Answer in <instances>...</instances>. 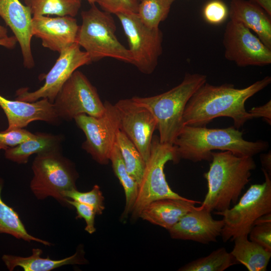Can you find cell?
<instances>
[{"instance_id":"obj_1","label":"cell","mask_w":271,"mask_h":271,"mask_svg":"<svg viewBox=\"0 0 271 271\" xmlns=\"http://www.w3.org/2000/svg\"><path fill=\"white\" fill-rule=\"evenodd\" d=\"M270 82L269 76L243 88H236L231 84L216 86L206 82L188 100L183 114L184 124L205 126L215 118L228 117L233 120L234 127L239 129L253 119L245 109L246 101Z\"/></svg>"},{"instance_id":"obj_2","label":"cell","mask_w":271,"mask_h":271,"mask_svg":"<svg viewBox=\"0 0 271 271\" xmlns=\"http://www.w3.org/2000/svg\"><path fill=\"white\" fill-rule=\"evenodd\" d=\"M178 162L185 159L193 162L211 161L213 150L228 151L239 156H253L266 150L267 142H250L234 126L209 128L185 125L173 144Z\"/></svg>"},{"instance_id":"obj_3","label":"cell","mask_w":271,"mask_h":271,"mask_svg":"<svg viewBox=\"0 0 271 271\" xmlns=\"http://www.w3.org/2000/svg\"><path fill=\"white\" fill-rule=\"evenodd\" d=\"M211 156L209 170L204 174L208 189L201 206L210 212L222 211L237 203L256 165L252 157L228 151L212 152Z\"/></svg>"},{"instance_id":"obj_4","label":"cell","mask_w":271,"mask_h":271,"mask_svg":"<svg viewBox=\"0 0 271 271\" xmlns=\"http://www.w3.org/2000/svg\"><path fill=\"white\" fill-rule=\"evenodd\" d=\"M206 80L205 75L187 73L179 84L164 93L146 97H132L155 118L161 143L173 144L184 126L183 114L188 100Z\"/></svg>"},{"instance_id":"obj_5","label":"cell","mask_w":271,"mask_h":271,"mask_svg":"<svg viewBox=\"0 0 271 271\" xmlns=\"http://www.w3.org/2000/svg\"><path fill=\"white\" fill-rule=\"evenodd\" d=\"M81 18L76 43L84 49L92 61L110 57L133 64L130 51L116 36V26L110 14L93 4L81 12Z\"/></svg>"},{"instance_id":"obj_6","label":"cell","mask_w":271,"mask_h":271,"mask_svg":"<svg viewBox=\"0 0 271 271\" xmlns=\"http://www.w3.org/2000/svg\"><path fill=\"white\" fill-rule=\"evenodd\" d=\"M32 170L33 176L30 187L37 199L50 197L62 206L72 207L63 193L77 189L76 182L79 176L74 163L64 157L61 150L37 154Z\"/></svg>"},{"instance_id":"obj_7","label":"cell","mask_w":271,"mask_h":271,"mask_svg":"<svg viewBox=\"0 0 271 271\" xmlns=\"http://www.w3.org/2000/svg\"><path fill=\"white\" fill-rule=\"evenodd\" d=\"M265 181L251 185L232 208L214 214L223 216L221 236L224 242L237 237L248 236L256 220L271 213V179L264 169Z\"/></svg>"},{"instance_id":"obj_8","label":"cell","mask_w":271,"mask_h":271,"mask_svg":"<svg viewBox=\"0 0 271 271\" xmlns=\"http://www.w3.org/2000/svg\"><path fill=\"white\" fill-rule=\"evenodd\" d=\"M169 161L178 163L173 145L161 143L159 136H153L150 157L146 163L137 197L130 213L132 220L139 218L143 210L155 200L186 198L173 191L167 182L164 168Z\"/></svg>"},{"instance_id":"obj_9","label":"cell","mask_w":271,"mask_h":271,"mask_svg":"<svg viewBox=\"0 0 271 271\" xmlns=\"http://www.w3.org/2000/svg\"><path fill=\"white\" fill-rule=\"evenodd\" d=\"M104 104L105 110L100 117L81 114L74 119L86 137L82 149L101 165L109 163L116 144L117 133L120 128L118 113L114 104L107 101Z\"/></svg>"},{"instance_id":"obj_10","label":"cell","mask_w":271,"mask_h":271,"mask_svg":"<svg viewBox=\"0 0 271 271\" xmlns=\"http://www.w3.org/2000/svg\"><path fill=\"white\" fill-rule=\"evenodd\" d=\"M53 104L59 118L66 121L81 114L98 117L105 110L96 88L78 70L63 84Z\"/></svg>"},{"instance_id":"obj_11","label":"cell","mask_w":271,"mask_h":271,"mask_svg":"<svg viewBox=\"0 0 271 271\" xmlns=\"http://www.w3.org/2000/svg\"><path fill=\"white\" fill-rule=\"evenodd\" d=\"M127 38L133 64L142 72L151 74L162 53L163 33L159 28L145 25L137 13L116 15Z\"/></svg>"},{"instance_id":"obj_12","label":"cell","mask_w":271,"mask_h":271,"mask_svg":"<svg viewBox=\"0 0 271 271\" xmlns=\"http://www.w3.org/2000/svg\"><path fill=\"white\" fill-rule=\"evenodd\" d=\"M55 64L46 74L45 83L38 89L29 92L27 88H21L16 91V100L34 102L47 98L53 103L63 84L77 69L92 62L89 55L82 51L75 43L63 49Z\"/></svg>"},{"instance_id":"obj_13","label":"cell","mask_w":271,"mask_h":271,"mask_svg":"<svg viewBox=\"0 0 271 271\" xmlns=\"http://www.w3.org/2000/svg\"><path fill=\"white\" fill-rule=\"evenodd\" d=\"M225 58L238 66H263L271 63V49L242 24L230 20L223 37Z\"/></svg>"},{"instance_id":"obj_14","label":"cell","mask_w":271,"mask_h":271,"mask_svg":"<svg viewBox=\"0 0 271 271\" xmlns=\"http://www.w3.org/2000/svg\"><path fill=\"white\" fill-rule=\"evenodd\" d=\"M119 117L120 130L132 142L146 163L150 157L157 121L145 107L132 98L118 100L115 104Z\"/></svg>"},{"instance_id":"obj_15","label":"cell","mask_w":271,"mask_h":271,"mask_svg":"<svg viewBox=\"0 0 271 271\" xmlns=\"http://www.w3.org/2000/svg\"><path fill=\"white\" fill-rule=\"evenodd\" d=\"M211 212L201 206L195 207L168 230L170 236L203 244L216 242L221 235L224 222L222 219H214Z\"/></svg>"},{"instance_id":"obj_16","label":"cell","mask_w":271,"mask_h":271,"mask_svg":"<svg viewBox=\"0 0 271 271\" xmlns=\"http://www.w3.org/2000/svg\"><path fill=\"white\" fill-rule=\"evenodd\" d=\"M32 27L33 36L41 40L43 47L59 53L76 43L79 28L76 20L68 16H33Z\"/></svg>"},{"instance_id":"obj_17","label":"cell","mask_w":271,"mask_h":271,"mask_svg":"<svg viewBox=\"0 0 271 271\" xmlns=\"http://www.w3.org/2000/svg\"><path fill=\"white\" fill-rule=\"evenodd\" d=\"M0 107L8 122L7 130L24 128L37 120L50 124H58L61 119L57 115L54 105L47 98L34 102L10 100L0 95Z\"/></svg>"},{"instance_id":"obj_18","label":"cell","mask_w":271,"mask_h":271,"mask_svg":"<svg viewBox=\"0 0 271 271\" xmlns=\"http://www.w3.org/2000/svg\"><path fill=\"white\" fill-rule=\"evenodd\" d=\"M32 13L30 8L19 0H0V17L11 28L20 44L25 67L35 65L31 50L33 36Z\"/></svg>"},{"instance_id":"obj_19","label":"cell","mask_w":271,"mask_h":271,"mask_svg":"<svg viewBox=\"0 0 271 271\" xmlns=\"http://www.w3.org/2000/svg\"><path fill=\"white\" fill-rule=\"evenodd\" d=\"M231 21L253 31L271 49V17L252 0H231L228 9Z\"/></svg>"},{"instance_id":"obj_20","label":"cell","mask_w":271,"mask_h":271,"mask_svg":"<svg viewBox=\"0 0 271 271\" xmlns=\"http://www.w3.org/2000/svg\"><path fill=\"white\" fill-rule=\"evenodd\" d=\"M200 201L174 198H165L150 203L141 212L139 218L168 230L187 213L195 208Z\"/></svg>"},{"instance_id":"obj_21","label":"cell","mask_w":271,"mask_h":271,"mask_svg":"<svg viewBox=\"0 0 271 271\" xmlns=\"http://www.w3.org/2000/svg\"><path fill=\"white\" fill-rule=\"evenodd\" d=\"M32 253L27 257L5 254L2 259L10 271L17 266L22 267L24 271H51L66 265H82L87 263L84 257L83 246L80 245L73 255L58 260L52 259L49 256L42 257L43 251L39 248H33Z\"/></svg>"},{"instance_id":"obj_22","label":"cell","mask_w":271,"mask_h":271,"mask_svg":"<svg viewBox=\"0 0 271 271\" xmlns=\"http://www.w3.org/2000/svg\"><path fill=\"white\" fill-rule=\"evenodd\" d=\"M63 140L61 134L37 132L32 138L6 150L5 157L18 164H26L33 154L61 150Z\"/></svg>"},{"instance_id":"obj_23","label":"cell","mask_w":271,"mask_h":271,"mask_svg":"<svg viewBox=\"0 0 271 271\" xmlns=\"http://www.w3.org/2000/svg\"><path fill=\"white\" fill-rule=\"evenodd\" d=\"M233 241L234 245L230 252L238 263L249 271H265L271 257L269 251L248 239V236H240Z\"/></svg>"},{"instance_id":"obj_24","label":"cell","mask_w":271,"mask_h":271,"mask_svg":"<svg viewBox=\"0 0 271 271\" xmlns=\"http://www.w3.org/2000/svg\"><path fill=\"white\" fill-rule=\"evenodd\" d=\"M4 181L0 177V233L11 235L18 239L27 242L35 241L46 246L52 244L48 241L30 234L27 230L18 212L2 199V191Z\"/></svg>"},{"instance_id":"obj_25","label":"cell","mask_w":271,"mask_h":271,"mask_svg":"<svg viewBox=\"0 0 271 271\" xmlns=\"http://www.w3.org/2000/svg\"><path fill=\"white\" fill-rule=\"evenodd\" d=\"M109 161L125 193V205L121 217L124 220L131 213L137 197L139 185L128 173L116 143L112 150Z\"/></svg>"},{"instance_id":"obj_26","label":"cell","mask_w":271,"mask_h":271,"mask_svg":"<svg viewBox=\"0 0 271 271\" xmlns=\"http://www.w3.org/2000/svg\"><path fill=\"white\" fill-rule=\"evenodd\" d=\"M116 143L128 173L139 185L146 167V163L141 154L132 142L120 130L117 133Z\"/></svg>"},{"instance_id":"obj_27","label":"cell","mask_w":271,"mask_h":271,"mask_svg":"<svg viewBox=\"0 0 271 271\" xmlns=\"http://www.w3.org/2000/svg\"><path fill=\"white\" fill-rule=\"evenodd\" d=\"M238 262L225 248L220 247L207 256L193 260L180 268V271H223Z\"/></svg>"},{"instance_id":"obj_28","label":"cell","mask_w":271,"mask_h":271,"mask_svg":"<svg viewBox=\"0 0 271 271\" xmlns=\"http://www.w3.org/2000/svg\"><path fill=\"white\" fill-rule=\"evenodd\" d=\"M33 16L57 15L75 17L81 7L80 0H24Z\"/></svg>"},{"instance_id":"obj_29","label":"cell","mask_w":271,"mask_h":271,"mask_svg":"<svg viewBox=\"0 0 271 271\" xmlns=\"http://www.w3.org/2000/svg\"><path fill=\"white\" fill-rule=\"evenodd\" d=\"M175 0H142L137 14L141 21L151 28H159L168 17Z\"/></svg>"},{"instance_id":"obj_30","label":"cell","mask_w":271,"mask_h":271,"mask_svg":"<svg viewBox=\"0 0 271 271\" xmlns=\"http://www.w3.org/2000/svg\"><path fill=\"white\" fill-rule=\"evenodd\" d=\"M63 196L66 199L92 207L97 215L101 214L105 209L104 198L100 187L97 185H94L90 191L85 192H80L77 189L67 191L63 193Z\"/></svg>"},{"instance_id":"obj_31","label":"cell","mask_w":271,"mask_h":271,"mask_svg":"<svg viewBox=\"0 0 271 271\" xmlns=\"http://www.w3.org/2000/svg\"><path fill=\"white\" fill-rule=\"evenodd\" d=\"M248 236L250 240L271 251V213L256 220Z\"/></svg>"},{"instance_id":"obj_32","label":"cell","mask_w":271,"mask_h":271,"mask_svg":"<svg viewBox=\"0 0 271 271\" xmlns=\"http://www.w3.org/2000/svg\"><path fill=\"white\" fill-rule=\"evenodd\" d=\"M205 20L212 25H219L224 22L228 17V9L221 0L208 2L203 10Z\"/></svg>"},{"instance_id":"obj_33","label":"cell","mask_w":271,"mask_h":271,"mask_svg":"<svg viewBox=\"0 0 271 271\" xmlns=\"http://www.w3.org/2000/svg\"><path fill=\"white\" fill-rule=\"evenodd\" d=\"M35 133L24 128L0 131V150H6L34 137Z\"/></svg>"},{"instance_id":"obj_34","label":"cell","mask_w":271,"mask_h":271,"mask_svg":"<svg viewBox=\"0 0 271 271\" xmlns=\"http://www.w3.org/2000/svg\"><path fill=\"white\" fill-rule=\"evenodd\" d=\"M100 7L109 14L137 13L139 4L135 0H96Z\"/></svg>"},{"instance_id":"obj_35","label":"cell","mask_w":271,"mask_h":271,"mask_svg":"<svg viewBox=\"0 0 271 271\" xmlns=\"http://www.w3.org/2000/svg\"><path fill=\"white\" fill-rule=\"evenodd\" d=\"M67 203L70 206L75 208L76 210V218H83L86 223L85 230L92 234L96 231L95 227V218L96 213L94 209L85 204L68 199Z\"/></svg>"},{"instance_id":"obj_36","label":"cell","mask_w":271,"mask_h":271,"mask_svg":"<svg viewBox=\"0 0 271 271\" xmlns=\"http://www.w3.org/2000/svg\"><path fill=\"white\" fill-rule=\"evenodd\" d=\"M248 112L253 118L262 117L270 124L271 123V101L269 100L264 104L252 107Z\"/></svg>"},{"instance_id":"obj_37","label":"cell","mask_w":271,"mask_h":271,"mask_svg":"<svg viewBox=\"0 0 271 271\" xmlns=\"http://www.w3.org/2000/svg\"><path fill=\"white\" fill-rule=\"evenodd\" d=\"M17 40L15 36H5L0 34V45L7 48H14Z\"/></svg>"},{"instance_id":"obj_38","label":"cell","mask_w":271,"mask_h":271,"mask_svg":"<svg viewBox=\"0 0 271 271\" xmlns=\"http://www.w3.org/2000/svg\"><path fill=\"white\" fill-rule=\"evenodd\" d=\"M260 161L264 169L269 175L271 174V155L270 152L260 155Z\"/></svg>"},{"instance_id":"obj_39","label":"cell","mask_w":271,"mask_h":271,"mask_svg":"<svg viewBox=\"0 0 271 271\" xmlns=\"http://www.w3.org/2000/svg\"><path fill=\"white\" fill-rule=\"evenodd\" d=\"M271 17V0H252Z\"/></svg>"},{"instance_id":"obj_40","label":"cell","mask_w":271,"mask_h":271,"mask_svg":"<svg viewBox=\"0 0 271 271\" xmlns=\"http://www.w3.org/2000/svg\"><path fill=\"white\" fill-rule=\"evenodd\" d=\"M7 32V29L5 27H4L2 26L1 25H0V33L1 34H5Z\"/></svg>"},{"instance_id":"obj_41","label":"cell","mask_w":271,"mask_h":271,"mask_svg":"<svg viewBox=\"0 0 271 271\" xmlns=\"http://www.w3.org/2000/svg\"><path fill=\"white\" fill-rule=\"evenodd\" d=\"M86 1H87L91 5L93 4H95L96 0H86Z\"/></svg>"},{"instance_id":"obj_42","label":"cell","mask_w":271,"mask_h":271,"mask_svg":"<svg viewBox=\"0 0 271 271\" xmlns=\"http://www.w3.org/2000/svg\"><path fill=\"white\" fill-rule=\"evenodd\" d=\"M136 1L138 2L139 1H142V0H135Z\"/></svg>"}]
</instances>
